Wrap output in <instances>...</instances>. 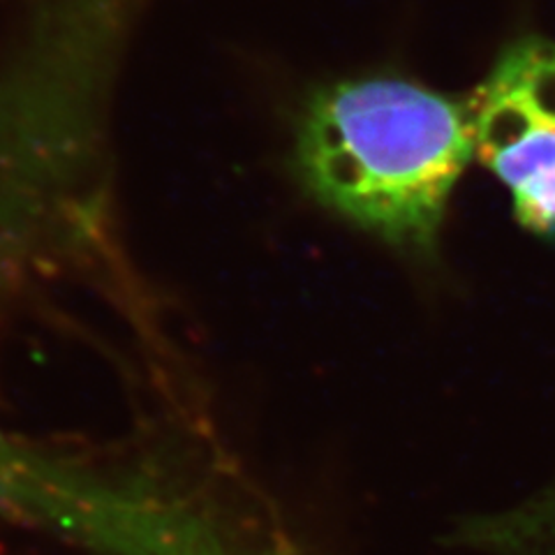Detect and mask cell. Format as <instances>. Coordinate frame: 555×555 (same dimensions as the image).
<instances>
[{"label": "cell", "mask_w": 555, "mask_h": 555, "mask_svg": "<svg viewBox=\"0 0 555 555\" xmlns=\"http://www.w3.org/2000/svg\"><path fill=\"white\" fill-rule=\"evenodd\" d=\"M475 540L507 555H555V486L473 530Z\"/></svg>", "instance_id": "cell-4"}, {"label": "cell", "mask_w": 555, "mask_h": 555, "mask_svg": "<svg viewBox=\"0 0 555 555\" xmlns=\"http://www.w3.org/2000/svg\"><path fill=\"white\" fill-rule=\"evenodd\" d=\"M248 537L246 526L234 534L222 520L208 516H165L155 518V528L146 532L144 555H264Z\"/></svg>", "instance_id": "cell-3"}, {"label": "cell", "mask_w": 555, "mask_h": 555, "mask_svg": "<svg viewBox=\"0 0 555 555\" xmlns=\"http://www.w3.org/2000/svg\"><path fill=\"white\" fill-rule=\"evenodd\" d=\"M467 104L475 158L507 188L520 228L555 238V42H512Z\"/></svg>", "instance_id": "cell-2"}, {"label": "cell", "mask_w": 555, "mask_h": 555, "mask_svg": "<svg viewBox=\"0 0 555 555\" xmlns=\"http://www.w3.org/2000/svg\"><path fill=\"white\" fill-rule=\"evenodd\" d=\"M475 158L467 100L401 77L326 86L306 104L294 167L308 193L387 246L428 255Z\"/></svg>", "instance_id": "cell-1"}]
</instances>
